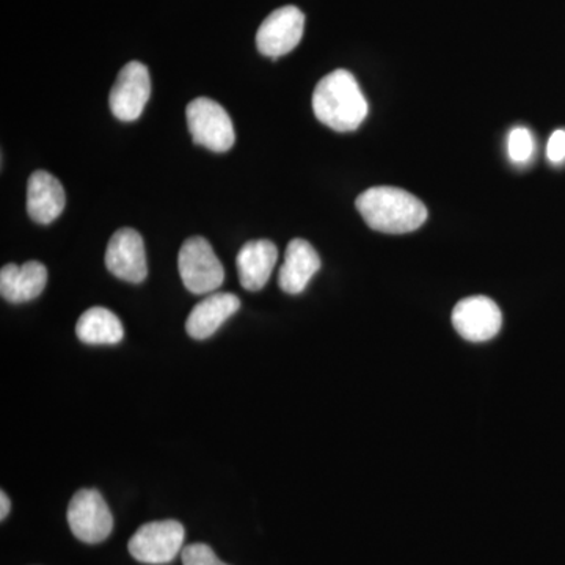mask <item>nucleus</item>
<instances>
[{"instance_id":"nucleus-1","label":"nucleus","mask_w":565,"mask_h":565,"mask_svg":"<svg viewBox=\"0 0 565 565\" xmlns=\"http://www.w3.org/2000/svg\"><path fill=\"white\" fill-rule=\"evenodd\" d=\"M313 110L316 118L333 131L352 132L362 126L370 106L353 74L337 70L316 85Z\"/></svg>"},{"instance_id":"nucleus-2","label":"nucleus","mask_w":565,"mask_h":565,"mask_svg":"<svg viewBox=\"0 0 565 565\" xmlns=\"http://www.w3.org/2000/svg\"><path fill=\"white\" fill-rule=\"evenodd\" d=\"M356 210L371 230L385 234H407L422 228L427 210L422 200L399 188L379 185L356 199Z\"/></svg>"},{"instance_id":"nucleus-3","label":"nucleus","mask_w":565,"mask_h":565,"mask_svg":"<svg viewBox=\"0 0 565 565\" xmlns=\"http://www.w3.org/2000/svg\"><path fill=\"white\" fill-rule=\"evenodd\" d=\"M193 143L214 152L232 150L236 141L233 120L221 104L211 98H196L185 109Z\"/></svg>"},{"instance_id":"nucleus-4","label":"nucleus","mask_w":565,"mask_h":565,"mask_svg":"<svg viewBox=\"0 0 565 565\" xmlns=\"http://www.w3.org/2000/svg\"><path fill=\"white\" fill-rule=\"evenodd\" d=\"M181 280L193 294H210L221 288L225 270L212 245L202 236L189 237L178 255Z\"/></svg>"},{"instance_id":"nucleus-5","label":"nucleus","mask_w":565,"mask_h":565,"mask_svg":"<svg viewBox=\"0 0 565 565\" xmlns=\"http://www.w3.org/2000/svg\"><path fill=\"white\" fill-rule=\"evenodd\" d=\"M185 531L177 520H162L140 526L128 548L139 563L161 565L172 563L184 548Z\"/></svg>"},{"instance_id":"nucleus-6","label":"nucleus","mask_w":565,"mask_h":565,"mask_svg":"<svg viewBox=\"0 0 565 565\" xmlns=\"http://www.w3.org/2000/svg\"><path fill=\"white\" fill-rule=\"evenodd\" d=\"M68 525L85 544H99L114 530V516L103 494L95 489H82L68 505Z\"/></svg>"},{"instance_id":"nucleus-7","label":"nucleus","mask_w":565,"mask_h":565,"mask_svg":"<svg viewBox=\"0 0 565 565\" xmlns=\"http://www.w3.org/2000/svg\"><path fill=\"white\" fill-rule=\"evenodd\" d=\"M151 95V79L147 66L134 61L118 73L111 87L109 106L111 114L120 121L139 120Z\"/></svg>"},{"instance_id":"nucleus-8","label":"nucleus","mask_w":565,"mask_h":565,"mask_svg":"<svg viewBox=\"0 0 565 565\" xmlns=\"http://www.w3.org/2000/svg\"><path fill=\"white\" fill-rule=\"evenodd\" d=\"M305 14L297 7L277 9L264 20L256 32V46L270 58L282 57L296 50L303 36Z\"/></svg>"},{"instance_id":"nucleus-9","label":"nucleus","mask_w":565,"mask_h":565,"mask_svg":"<svg viewBox=\"0 0 565 565\" xmlns=\"http://www.w3.org/2000/svg\"><path fill=\"white\" fill-rule=\"evenodd\" d=\"M452 326L463 340L486 343L500 333L503 315L489 297H467L452 310Z\"/></svg>"},{"instance_id":"nucleus-10","label":"nucleus","mask_w":565,"mask_h":565,"mask_svg":"<svg viewBox=\"0 0 565 565\" xmlns=\"http://www.w3.org/2000/svg\"><path fill=\"white\" fill-rule=\"evenodd\" d=\"M106 267L120 280L136 285L147 278V253L139 232L121 228L110 237L106 250Z\"/></svg>"},{"instance_id":"nucleus-11","label":"nucleus","mask_w":565,"mask_h":565,"mask_svg":"<svg viewBox=\"0 0 565 565\" xmlns=\"http://www.w3.org/2000/svg\"><path fill=\"white\" fill-rule=\"evenodd\" d=\"M65 204V191L54 174L44 170L31 174L28 184V212L33 222L50 225L61 217Z\"/></svg>"},{"instance_id":"nucleus-12","label":"nucleus","mask_w":565,"mask_h":565,"mask_svg":"<svg viewBox=\"0 0 565 565\" xmlns=\"http://www.w3.org/2000/svg\"><path fill=\"white\" fill-rule=\"evenodd\" d=\"M322 263L313 245L305 239H292L285 253L278 285L286 294L297 296L321 269Z\"/></svg>"},{"instance_id":"nucleus-13","label":"nucleus","mask_w":565,"mask_h":565,"mask_svg":"<svg viewBox=\"0 0 565 565\" xmlns=\"http://www.w3.org/2000/svg\"><path fill=\"white\" fill-rule=\"evenodd\" d=\"M241 308V299L234 294L215 292L202 300L189 315L185 330L193 340H207L217 332L226 319Z\"/></svg>"},{"instance_id":"nucleus-14","label":"nucleus","mask_w":565,"mask_h":565,"mask_svg":"<svg viewBox=\"0 0 565 565\" xmlns=\"http://www.w3.org/2000/svg\"><path fill=\"white\" fill-rule=\"evenodd\" d=\"M46 282L47 269L40 262L6 264L0 270V294L7 302H31L41 296Z\"/></svg>"},{"instance_id":"nucleus-15","label":"nucleus","mask_w":565,"mask_h":565,"mask_svg":"<svg viewBox=\"0 0 565 565\" xmlns=\"http://www.w3.org/2000/svg\"><path fill=\"white\" fill-rule=\"evenodd\" d=\"M278 262L277 245L267 239L250 241L237 253L241 285L248 291H262Z\"/></svg>"},{"instance_id":"nucleus-16","label":"nucleus","mask_w":565,"mask_h":565,"mask_svg":"<svg viewBox=\"0 0 565 565\" xmlns=\"http://www.w3.org/2000/svg\"><path fill=\"white\" fill-rule=\"evenodd\" d=\"M77 338L90 345L118 344L125 337L122 323L117 315L103 307H93L82 313L76 326Z\"/></svg>"},{"instance_id":"nucleus-17","label":"nucleus","mask_w":565,"mask_h":565,"mask_svg":"<svg viewBox=\"0 0 565 565\" xmlns=\"http://www.w3.org/2000/svg\"><path fill=\"white\" fill-rule=\"evenodd\" d=\"M508 154L514 163L530 162L534 154V137L530 129L516 126L509 132Z\"/></svg>"},{"instance_id":"nucleus-18","label":"nucleus","mask_w":565,"mask_h":565,"mask_svg":"<svg viewBox=\"0 0 565 565\" xmlns=\"http://www.w3.org/2000/svg\"><path fill=\"white\" fill-rule=\"evenodd\" d=\"M182 565H228L218 559L214 550L206 544L184 546L181 552Z\"/></svg>"},{"instance_id":"nucleus-19","label":"nucleus","mask_w":565,"mask_h":565,"mask_svg":"<svg viewBox=\"0 0 565 565\" xmlns=\"http://www.w3.org/2000/svg\"><path fill=\"white\" fill-rule=\"evenodd\" d=\"M546 158L555 166H559L565 161V131L557 129L550 136L548 143H546Z\"/></svg>"},{"instance_id":"nucleus-20","label":"nucleus","mask_w":565,"mask_h":565,"mask_svg":"<svg viewBox=\"0 0 565 565\" xmlns=\"http://www.w3.org/2000/svg\"><path fill=\"white\" fill-rule=\"evenodd\" d=\"M10 498L6 492H0V519L6 520L10 514Z\"/></svg>"}]
</instances>
